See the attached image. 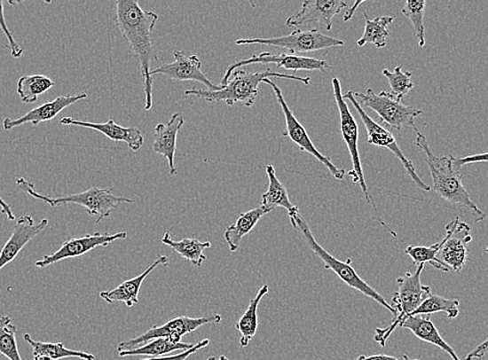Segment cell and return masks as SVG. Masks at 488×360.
<instances>
[{"instance_id": "7", "label": "cell", "mask_w": 488, "mask_h": 360, "mask_svg": "<svg viewBox=\"0 0 488 360\" xmlns=\"http://www.w3.org/2000/svg\"><path fill=\"white\" fill-rule=\"evenodd\" d=\"M332 85L335 101L337 103L340 115L341 136L343 137L344 143L346 144L347 148H349L351 157L352 169L349 172L351 181L353 184H358L359 187H361L368 204L374 206V209L378 216V222L382 223V227L388 229L390 234L394 237H397V235H396L394 231L387 227L386 223H384L380 216V212L377 211L374 201L372 200V198L370 197L367 183H366L364 176L361 157H359L358 152V126L350 111L349 106H347V103L344 100L343 95H342L339 79L334 77L332 79Z\"/></svg>"}, {"instance_id": "6", "label": "cell", "mask_w": 488, "mask_h": 360, "mask_svg": "<svg viewBox=\"0 0 488 360\" xmlns=\"http://www.w3.org/2000/svg\"><path fill=\"white\" fill-rule=\"evenodd\" d=\"M424 267L425 264H421L416 272H406L404 277L397 279L398 291L395 293L390 304L395 310L394 319L387 327L375 329L374 340L382 347L386 346L388 339L395 329L400 326L427 297L431 295L430 286L421 284V274Z\"/></svg>"}, {"instance_id": "10", "label": "cell", "mask_w": 488, "mask_h": 360, "mask_svg": "<svg viewBox=\"0 0 488 360\" xmlns=\"http://www.w3.org/2000/svg\"><path fill=\"white\" fill-rule=\"evenodd\" d=\"M222 321V316L218 314L211 316L200 317V318H191V317H178L164 323L161 326H153L138 337L122 341L118 345V352L130 351L137 349L149 341L155 339L166 338L181 343L185 335L197 331L201 326L207 325H217Z\"/></svg>"}, {"instance_id": "38", "label": "cell", "mask_w": 488, "mask_h": 360, "mask_svg": "<svg viewBox=\"0 0 488 360\" xmlns=\"http://www.w3.org/2000/svg\"><path fill=\"white\" fill-rule=\"evenodd\" d=\"M209 344H210V340L209 339H205L203 340L199 341L198 344H194L192 349H188L186 351L175 354V356L149 357V358H143L139 360H186L189 356H193V354L197 353L201 349H203V348L209 346Z\"/></svg>"}, {"instance_id": "33", "label": "cell", "mask_w": 488, "mask_h": 360, "mask_svg": "<svg viewBox=\"0 0 488 360\" xmlns=\"http://www.w3.org/2000/svg\"><path fill=\"white\" fill-rule=\"evenodd\" d=\"M442 247V241L433 244L431 247H408L405 249V254L410 256L413 263L420 266L421 264L429 263L437 268L439 271L449 272L450 268L443 263L438 258L439 250Z\"/></svg>"}, {"instance_id": "5", "label": "cell", "mask_w": 488, "mask_h": 360, "mask_svg": "<svg viewBox=\"0 0 488 360\" xmlns=\"http://www.w3.org/2000/svg\"><path fill=\"white\" fill-rule=\"evenodd\" d=\"M289 218L292 227L301 234L309 248L312 250V252L323 262L326 270L334 271L337 274L342 282L345 283L347 286H350V288L362 293L363 295L369 297L372 301L380 303L384 309H388L390 313L395 315L394 309L390 307V304L387 302L386 299H384L375 289L372 288L371 286L366 283L364 279L359 278L358 274L355 270V268L351 265L352 260L350 258L347 259L346 262H342L337 258H335V256L331 254L327 253V250L316 241L312 231H311L309 225L306 221H304L303 217H302L300 212L290 215Z\"/></svg>"}, {"instance_id": "36", "label": "cell", "mask_w": 488, "mask_h": 360, "mask_svg": "<svg viewBox=\"0 0 488 360\" xmlns=\"http://www.w3.org/2000/svg\"><path fill=\"white\" fill-rule=\"evenodd\" d=\"M382 75L388 79L393 95L404 99L405 96L413 89L412 72L402 71V66L395 67L393 72L383 70Z\"/></svg>"}, {"instance_id": "20", "label": "cell", "mask_w": 488, "mask_h": 360, "mask_svg": "<svg viewBox=\"0 0 488 360\" xmlns=\"http://www.w3.org/2000/svg\"><path fill=\"white\" fill-rule=\"evenodd\" d=\"M60 123L65 126L83 127L99 131L113 142L125 143L128 148L133 152H138L142 149L145 142L143 133L138 128L115 124L113 119H109L106 123H91V121H77L66 117L60 120Z\"/></svg>"}, {"instance_id": "46", "label": "cell", "mask_w": 488, "mask_h": 360, "mask_svg": "<svg viewBox=\"0 0 488 360\" xmlns=\"http://www.w3.org/2000/svg\"><path fill=\"white\" fill-rule=\"evenodd\" d=\"M402 360H419V359H412V358L408 357L407 356H405L404 358H402Z\"/></svg>"}, {"instance_id": "8", "label": "cell", "mask_w": 488, "mask_h": 360, "mask_svg": "<svg viewBox=\"0 0 488 360\" xmlns=\"http://www.w3.org/2000/svg\"><path fill=\"white\" fill-rule=\"evenodd\" d=\"M353 96L359 106L375 112L384 124L394 128V129L400 130L410 127L418 131L414 120L422 114V111L406 106L404 99L384 90L380 94H375L372 89L366 90L365 94L353 91Z\"/></svg>"}, {"instance_id": "15", "label": "cell", "mask_w": 488, "mask_h": 360, "mask_svg": "<svg viewBox=\"0 0 488 360\" xmlns=\"http://www.w3.org/2000/svg\"><path fill=\"white\" fill-rule=\"evenodd\" d=\"M445 231H446V236L442 240L438 258L451 270L460 273L468 259V244L473 240L472 228L456 217L454 221L446 225Z\"/></svg>"}, {"instance_id": "3", "label": "cell", "mask_w": 488, "mask_h": 360, "mask_svg": "<svg viewBox=\"0 0 488 360\" xmlns=\"http://www.w3.org/2000/svg\"><path fill=\"white\" fill-rule=\"evenodd\" d=\"M233 78L230 79L225 87L219 90H201L193 88L185 91V96H193L209 103L224 102L229 106H233L238 102L247 107H252L259 95V84L265 79L282 78L295 81L304 85L311 82L310 77L287 75L277 73L272 69L257 73H249L243 70L234 71Z\"/></svg>"}, {"instance_id": "13", "label": "cell", "mask_w": 488, "mask_h": 360, "mask_svg": "<svg viewBox=\"0 0 488 360\" xmlns=\"http://www.w3.org/2000/svg\"><path fill=\"white\" fill-rule=\"evenodd\" d=\"M253 64H274L279 67V68L295 72V75H296V72L298 71L325 72L331 68V65H329L327 60L323 59L295 56V54L291 53L272 54L271 52H262L257 54V56L237 60V62L230 65L227 70H225L221 84L219 85H221L222 88L225 87V84L228 83L232 74H233L237 68Z\"/></svg>"}, {"instance_id": "27", "label": "cell", "mask_w": 488, "mask_h": 360, "mask_svg": "<svg viewBox=\"0 0 488 360\" xmlns=\"http://www.w3.org/2000/svg\"><path fill=\"white\" fill-rule=\"evenodd\" d=\"M270 292V286L267 285L262 286L257 295H256L251 302H249L246 312L243 313L241 318L236 322L235 327L240 333V346L246 348L249 345V341L253 340L258 329V308L259 304L267 293Z\"/></svg>"}, {"instance_id": "25", "label": "cell", "mask_w": 488, "mask_h": 360, "mask_svg": "<svg viewBox=\"0 0 488 360\" xmlns=\"http://www.w3.org/2000/svg\"><path fill=\"white\" fill-rule=\"evenodd\" d=\"M266 175L268 187L267 191L262 194L261 205L270 211L276 208L286 209L288 211L289 216L300 212L297 206L292 205L288 192H287L283 183L279 180L272 164L266 166Z\"/></svg>"}, {"instance_id": "30", "label": "cell", "mask_w": 488, "mask_h": 360, "mask_svg": "<svg viewBox=\"0 0 488 360\" xmlns=\"http://www.w3.org/2000/svg\"><path fill=\"white\" fill-rule=\"evenodd\" d=\"M22 338L30 347H32L33 356H47L53 360L69 357H75L83 360H96L93 354L67 349L63 343H43V341L35 340L28 333H24Z\"/></svg>"}, {"instance_id": "1", "label": "cell", "mask_w": 488, "mask_h": 360, "mask_svg": "<svg viewBox=\"0 0 488 360\" xmlns=\"http://www.w3.org/2000/svg\"><path fill=\"white\" fill-rule=\"evenodd\" d=\"M114 20L138 60L144 81L145 109L150 111L153 106V77L151 76V62L153 59L152 35L158 15L154 12L140 8L138 0H118L115 3Z\"/></svg>"}, {"instance_id": "4", "label": "cell", "mask_w": 488, "mask_h": 360, "mask_svg": "<svg viewBox=\"0 0 488 360\" xmlns=\"http://www.w3.org/2000/svg\"><path fill=\"white\" fill-rule=\"evenodd\" d=\"M16 185L23 192L28 193L35 200L44 201L51 208L67 204L82 206L87 210L90 216H97L96 223H99L103 219L111 216L112 213L117 210L121 204H132L134 201L131 199L117 197L106 188L91 187L83 192L53 198L36 192L34 183L24 178L18 179Z\"/></svg>"}, {"instance_id": "16", "label": "cell", "mask_w": 488, "mask_h": 360, "mask_svg": "<svg viewBox=\"0 0 488 360\" xmlns=\"http://www.w3.org/2000/svg\"><path fill=\"white\" fill-rule=\"evenodd\" d=\"M347 5L349 4L343 0H306L301 10L286 20V26L289 28H301L310 24L321 23L329 32L333 27L335 16L347 8Z\"/></svg>"}, {"instance_id": "2", "label": "cell", "mask_w": 488, "mask_h": 360, "mask_svg": "<svg viewBox=\"0 0 488 360\" xmlns=\"http://www.w3.org/2000/svg\"><path fill=\"white\" fill-rule=\"evenodd\" d=\"M416 132V145L425 154V160L431 173L433 191L448 203L471 212L476 223L484 221L485 213L474 203L471 195L462 184L463 175L461 169L455 168L454 157L433 154L424 134L419 130Z\"/></svg>"}, {"instance_id": "21", "label": "cell", "mask_w": 488, "mask_h": 360, "mask_svg": "<svg viewBox=\"0 0 488 360\" xmlns=\"http://www.w3.org/2000/svg\"><path fill=\"white\" fill-rule=\"evenodd\" d=\"M185 123V115L176 113L170 117L167 124H157L155 127V138L152 149L162 157L166 158L169 175L178 172L175 166V154L177 150V137L183 125Z\"/></svg>"}, {"instance_id": "11", "label": "cell", "mask_w": 488, "mask_h": 360, "mask_svg": "<svg viewBox=\"0 0 488 360\" xmlns=\"http://www.w3.org/2000/svg\"><path fill=\"white\" fill-rule=\"evenodd\" d=\"M264 82L270 85L272 89L279 106L284 113L286 128L283 137L290 138L292 143H295L301 151L307 152L310 155L316 158L317 160L321 162L329 170V173L332 174L335 179L343 180L346 176L345 170L335 167L329 158L321 154L319 150L316 148L309 137L306 128L298 121L288 105H287L282 90L271 79H265Z\"/></svg>"}, {"instance_id": "35", "label": "cell", "mask_w": 488, "mask_h": 360, "mask_svg": "<svg viewBox=\"0 0 488 360\" xmlns=\"http://www.w3.org/2000/svg\"><path fill=\"white\" fill-rule=\"evenodd\" d=\"M425 0H419V2L408 0L401 10V13L408 18L412 23L413 32L416 34L419 42V47H424L425 45Z\"/></svg>"}, {"instance_id": "17", "label": "cell", "mask_w": 488, "mask_h": 360, "mask_svg": "<svg viewBox=\"0 0 488 360\" xmlns=\"http://www.w3.org/2000/svg\"><path fill=\"white\" fill-rule=\"evenodd\" d=\"M174 62L157 67L151 70V76L164 75L173 81L197 82L206 85L209 90H219L221 85L212 82L202 71V62L197 56H185L181 51L173 52Z\"/></svg>"}, {"instance_id": "39", "label": "cell", "mask_w": 488, "mask_h": 360, "mask_svg": "<svg viewBox=\"0 0 488 360\" xmlns=\"http://www.w3.org/2000/svg\"><path fill=\"white\" fill-rule=\"evenodd\" d=\"M453 161L455 168L461 169L462 167L468 166V164L488 162V153H482V154H476L460 158H453Z\"/></svg>"}, {"instance_id": "14", "label": "cell", "mask_w": 488, "mask_h": 360, "mask_svg": "<svg viewBox=\"0 0 488 360\" xmlns=\"http://www.w3.org/2000/svg\"><path fill=\"white\" fill-rule=\"evenodd\" d=\"M126 238V231H119V233L115 234L95 231L94 234L72 238V239L65 241L57 252H54L51 254H45L40 261H36L35 266L39 268H46L56 264L60 261L78 258V256L87 254L91 252V250L97 247H106L109 244L118 240H124Z\"/></svg>"}, {"instance_id": "34", "label": "cell", "mask_w": 488, "mask_h": 360, "mask_svg": "<svg viewBox=\"0 0 488 360\" xmlns=\"http://www.w3.org/2000/svg\"><path fill=\"white\" fill-rule=\"evenodd\" d=\"M17 327L9 316L0 318V354L9 360H22L17 346Z\"/></svg>"}, {"instance_id": "45", "label": "cell", "mask_w": 488, "mask_h": 360, "mask_svg": "<svg viewBox=\"0 0 488 360\" xmlns=\"http://www.w3.org/2000/svg\"><path fill=\"white\" fill-rule=\"evenodd\" d=\"M207 360H230V359H228L227 357L222 356H219V357H215V356L209 357Z\"/></svg>"}, {"instance_id": "44", "label": "cell", "mask_w": 488, "mask_h": 360, "mask_svg": "<svg viewBox=\"0 0 488 360\" xmlns=\"http://www.w3.org/2000/svg\"><path fill=\"white\" fill-rule=\"evenodd\" d=\"M34 360H53L51 357L42 356H34Z\"/></svg>"}, {"instance_id": "24", "label": "cell", "mask_w": 488, "mask_h": 360, "mask_svg": "<svg viewBox=\"0 0 488 360\" xmlns=\"http://www.w3.org/2000/svg\"><path fill=\"white\" fill-rule=\"evenodd\" d=\"M272 211L260 205L255 209L241 213L234 223L224 231V240L227 242L231 253L237 252L244 237L251 233L253 229L261 221V218Z\"/></svg>"}, {"instance_id": "41", "label": "cell", "mask_w": 488, "mask_h": 360, "mask_svg": "<svg viewBox=\"0 0 488 360\" xmlns=\"http://www.w3.org/2000/svg\"><path fill=\"white\" fill-rule=\"evenodd\" d=\"M0 209H2L4 215L8 217L9 221H15L16 216L13 211H12L9 204L5 203L2 197H0Z\"/></svg>"}, {"instance_id": "26", "label": "cell", "mask_w": 488, "mask_h": 360, "mask_svg": "<svg viewBox=\"0 0 488 360\" xmlns=\"http://www.w3.org/2000/svg\"><path fill=\"white\" fill-rule=\"evenodd\" d=\"M161 243L164 246L169 247L175 253L180 254L182 258H185L191 262L194 267H201L207 260L204 250L211 247L209 241H200L194 239V238H185L180 241L173 240L172 235L169 231H167L163 235Z\"/></svg>"}, {"instance_id": "29", "label": "cell", "mask_w": 488, "mask_h": 360, "mask_svg": "<svg viewBox=\"0 0 488 360\" xmlns=\"http://www.w3.org/2000/svg\"><path fill=\"white\" fill-rule=\"evenodd\" d=\"M194 344L185 343H175L166 338L155 339L149 341L143 346L137 348V349L120 352V357H130V356H149V357H160L164 356H169V353L175 351H186L192 349Z\"/></svg>"}, {"instance_id": "42", "label": "cell", "mask_w": 488, "mask_h": 360, "mask_svg": "<svg viewBox=\"0 0 488 360\" xmlns=\"http://www.w3.org/2000/svg\"><path fill=\"white\" fill-rule=\"evenodd\" d=\"M352 360H400L394 356H384V354H376V356H361Z\"/></svg>"}, {"instance_id": "31", "label": "cell", "mask_w": 488, "mask_h": 360, "mask_svg": "<svg viewBox=\"0 0 488 360\" xmlns=\"http://www.w3.org/2000/svg\"><path fill=\"white\" fill-rule=\"evenodd\" d=\"M54 85L56 82L45 75H24L18 81L16 91L23 103L32 105L38 100L39 96L45 94Z\"/></svg>"}, {"instance_id": "12", "label": "cell", "mask_w": 488, "mask_h": 360, "mask_svg": "<svg viewBox=\"0 0 488 360\" xmlns=\"http://www.w3.org/2000/svg\"><path fill=\"white\" fill-rule=\"evenodd\" d=\"M343 98L344 100H350L352 103L353 107L356 108L359 117H361L366 131H367L368 144L382 146V148H386L392 152L393 154L398 158L402 166L405 167L407 175L411 176L414 184L424 192H430L431 187L425 184V183L421 180L416 168H414L413 163L407 160L404 152L399 148L397 142H396L393 134L369 117L368 113L364 111V108L359 106V103L356 100L352 90L347 91V93L343 95Z\"/></svg>"}, {"instance_id": "32", "label": "cell", "mask_w": 488, "mask_h": 360, "mask_svg": "<svg viewBox=\"0 0 488 360\" xmlns=\"http://www.w3.org/2000/svg\"><path fill=\"white\" fill-rule=\"evenodd\" d=\"M460 301L456 299H447L438 295L431 294L421 303L420 307L410 316L432 315L437 313H446L451 319H455L460 315ZM408 316V317H410ZM407 317V318H408Z\"/></svg>"}, {"instance_id": "40", "label": "cell", "mask_w": 488, "mask_h": 360, "mask_svg": "<svg viewBox=\"0 0 488 360\" xmlns=\"http://www.w3.org/2000/svg\"><path fill=\"white\" fill-rule=\"evenodd\" d=\"M488 351V338L482 341L480 345L475 348V349L468 354L465 360L479 359L485 356Z\"/></svg>"}, {"instance_id": "22", "label": "cell", "mask_w": 488, "mask_h": 360, "mask_svg": "<svg viewBox=\"0 0 488 360\" xmlns=\"http://www.w3.org/2000/svg\"><path fill=\"white\" fill-rule=\"evenodd\" d=\"M169 263L167 255H161L153 264L146 268V270L139 276L125 280L113 290L105 291L100 293V297L107 303L123 302L127 308H132L134 304L138 303V294L140 286L146 277L149 276L158 266H168Z\"/></svg>"}, {"instance_id": "9", "label": "cell", "mask_w": 488, "mask_h": 360, "mask_svg": "<svg viewBox=\"0 0 488 360\" xmlns=\"http://www.w3.org/2000/svg\"><path fill=\"white\" fill-rule=\"evenodd\" d=\"M236 45H264L287 49L291 54L315 52L335 47L344 46V41L321 34L319 29H297L289 35L278 38L240 39Z\"/></svg>"}, {"instance_id": "37", "label": "cell", "mask_w": 488, "mask_h": 360, "mask_svg": "<svg viewBox=\"0 0 488 360\" xmlns=\"http://www.w3.org/2000/svg\"><path fill=\"white\" fill-rule=\"evenodd\" d=\"M4 4V3L0 0V28H2L5 38L8 40V48L10 49L11 57L13 59H20L22 56L23 49L18 44L13 33L11 32L7 26V22H5Z\"/></svg>"}, {"instance_id": "43", "label": "cell", "mask_w": 488, "mask_h": 360, "mask_svg": "<svg viewBox=\"0 0 488 360\" xmlns=\"http://www.w3.org/2000/svg\"><path fill=\"white\" fill-rule=\"evenodd\" d=\"M362 4H363V2H357V3H355V4L352 5V7L350 9H347L346 13H345L344 18H343V20L345 22L350 21L351 20V18L353 17V15H355L358 5H361Z\"/></svg>"}, {"instance_id": "28", "label": "cell", "mask_w": 488, "mask_h": 360, "mask_svg": "<svg viewBox=\"0 0 488 360\" xmlns=\"http://www.w3.org/2000/svg\"><path fill=\"white\" fill-rule=\"evenodd\" d=\"M363 14L365 17V28L362 38L357 42L358 46L363 47L370 43V44H374L380 49L386 47L387 39L390 35L388 27L394 21V18L381 16L374 18V20H369L366 12Z\"/></svg>"}, {"instance_id": "23", "label": "cell", "mask_w": 488, "mask_h": 360, "mask_svg": "<svg viewBox=\"0 0 488 360\" xmlns=\"http://www.w3.org/2000/svg\"><path fill=\"white\" fill-rule=\"evenodd\" d=\"M400 327L408 329V331H411L419 340L438 347L439 349L446 352L451 359L461 360L459 356H457L453 348L442 338L441 334H439L437 328L433 325L430 316H410L402 323Z\"/></svg>"}, {"instance_id": "19", "label": "cell", "mask_w": 488, "mask_h": 360, "mask_svg": "<svg viewBox=\"0 0 488 360\" xmlns=\"http://www.w3.org/2000/svg\"><path fill=\"white\" fill-rule=\"evenodd\" d=\"M87 94L78 95H67L60 96L35 107L29 111L28 113L22 115V117L17 119L5 118L3 121V127L5 131L14 129L16 127L26 125L28 123L34 126L43 123V121H49L58 117V115L65 111L66 108L75 105V103L87 99Z\"/></svg>"}, {"instance_id": "18", "label": "cell", "mask_w": 488, "mask_h": 360, "mask_svg": "<svg viewBox=\"0 0 488 360\" xmlns=\"http://www.w3.org/2000/svg\"><path fill=\"white\" fill-rule=\"evenodd\" d=\"M47 227L48 219L46 218L42 219L38 223H35L34 218L29 215L18 218L9 240L0 250V270L13 262L21 250Z\"/></svg>"}, {"instance_id": "47", "label": "cell", "mask_w": 488, "mask_h": 360, "mask_svg": "<svg viewBox=\"0 0 488 360\" xmlns=\"http://www.w3.org/2000/svg\"><path fill=\"white\" fill-rule=\"evenodd\" d=\"M486 253L488 254V246L486 247Z\"/></svg>"}]
</instances>
